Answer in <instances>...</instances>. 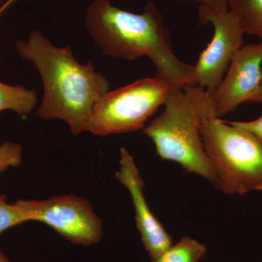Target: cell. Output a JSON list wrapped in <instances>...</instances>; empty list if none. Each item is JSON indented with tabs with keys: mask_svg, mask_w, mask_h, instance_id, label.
<instances>
[{
	"mask_svg": "<svg viewBox=\"0 0 262 262\" xmlns=\"http://www.w3.org/2000/svg\"><path fill=\"white\" fill-rule=\"evenodd\" d=\"M84 24L105 56L127 61L146 56L156 69L154 77L170 89L192 84L194 65L174 54L170 29L152 2L142 13H135L114 6L113 0H94L86 10Z\"/></svg>",
	"mask_w": 262,
	"mask_h": 262,
	"instance_id": "6da1fadb",
	"label": "cell"
},
{
	"mask_svg": "<svg viewBox=\"0 0 262 262\" xmlns=\"http://www.w3.org/2000/svg\"><path fill=\"white\" fill-rule=\"evenodd\" d=\"M203 146L215 177L227 194L262 191V142L248 131L220 117L201 122Z\"/></svg>",
	"mask_w": 262,
	"mask_h": 262,
	"instance_id": "277c9868",
	"label": "cell"
},
{
	"mask_svg": "<svg viewBox=\"0 0 262 262\" xmlns=\"http://www.w3.org/2000/svg\"><path fill=\"white\" fill-rule=\"evenodd\" d=\"M0 262H10L7 256H5L4 253L0 250Z\"/></svg>",
	"mask_w": 262,
	"mask_h": 262,
	"instance_id": "ac0fdd59",
	"label": "cell"
},
{
	"mask_svg": "<svg viewBox=\"0 0 262 262\" xmlns=\"http://www.w3.org/2000/svg\"><path fill=\"white\" fill-rule=\"evenodd\" d=\"M179 2H194L200 4V7L210 8L220 11H228L229 0H177Z\"/></svg>",
	"mask_w": 262,
	"mask_h": 262,
	"instance_id": "2e32d148",
	"label": "cell"
},
{
	"mask_svg": "<svg viewBox=\"0 0 262 262\" xmlns=\"http://www.w3.org/2000/svg\"><path fill=\"white\" fill-rule=\"evenodd\" d=\"M262 39L244 46L235 53L223 80L211 95L217 117L251 102L261 78Z\"/></svg>",
	"mask_w": 262,
	"mask_h": 262,
	"instance_id": "ba28073f",
	"label": "cell"
},
{
	"mask_svg": "<svg viewBox=\"0 0 262 262\" xmlns=\"http://www.w3.org/2000/svg\"><path fill=\"white\" fill-rule=\"evenodd\" d=\"M29 222L27 212L18 203H7L6 196L0 194V234L7 229Z\"/></svg>",
	"mask_w": 262,
	"mask_h": 262,
	"instance_id": "4fadbf2b",
	"label": "cell"
},
{
	"mask_svg": "<svg viewBox=\"0 0 262 262\" xmlns=\"http://www.w3.org/2000/svg\"><path fill=\"white\" fill-rule=\"evenodd\" d=\"M29 222H42L72 244L89 246L102 237V222L89 200L75 194L18 200Z\"/></svg>",
	"mask_w": 262,
	"mask_h": 262,
	"instance_id": "8992f818",
	"label": "cell"
},
{
	"mask_svg": "<svg viewBox=\"0 0 262 262\" xmlns=\"http://www.w3.org/2000/svg\"><path fill=\"white\" fill-rule=\"evenodd\" d=\"M231 125L238 128L248 131L256 136L262 142V115L261 116L249 122H229Z\"/></svg>",
	"mask_w": 262,
	"mask_h": 262,
	"instance_id": "9a60e30c",
	"label": "cell"
},
{
	"mask_svg": "<svg viewBox=\"0 0 262 262\" xmlns=\"http://www.w3.org/2000/svg\"><path fill=\"white\" fill-rule=\"evenodd\" d=\"M8 1V0H0V8H1L2 6H3L6 3V2Z\"/></svg>",
	"mask_w": 262,
	"mask_h": 262,
	"instance_id": "d6986e66",
	"label": "cell"
},
{
	"mask_svg": "<svg viewBox=\"0 0 262 262\" xmlns=\"http://www.w3.org/2000/svg\"><path fill=\"white\" fill-rule=\"evenodd\" d=\"M198 17L200 25H213V35L194 65L192 85L212 95L223 80L232 58L244 46L245 32L229 10L220 11L199 7Z\"/></svg>",
	"mask_w": 262,
	"mask_h": 262,
	"instance_id": "52a82bcc",
	"label": "cell"
},
{
	"mask_svg": "<svg viewBox=\"0 0 262 262\" xmlns=\"http://www.w3.org/2000/svg\"><path fill=\"white\" fill-rule=\"evenodd\" d=\"M17 53L32 61L42 78L44 94L36 115L41 120H63L77 136L88 132L96 103L110 90L106 77L91 61L76 60L70 45L55 46L40 31L16 42Z\"/></svg>",
	"mask_w": 262,
	"mask_h": 262,
	"instance_id": "7a4b0ae2",
	"label": "cell"
},
{
	"mask_svg": "<svg viewBox=\"0 0 262 262\" xmlns=\"http://www.w3.org/2000/svg\"><path fill=\"white\" fill-rule=\"evenodd\" d=\"M206 252L204 244L190 237H184L152 262H199Z\"/></svg>",
	"mask_w": 262,
	"mask_h": 262,
	"instance_id": "7c38bea8",
	"label": "cell"
},
{
	"mask_svg": "<svg viewBox=\"0 0 262 262\" xmlns=\"http://www.w3.org/2000/svg\"><path fill=\"white\" fill-rule=\"evenodd\" d=\"M163 106V111L143 128L154 143L157 154L214 185V172L201 133L203 120L217 117L211 95L202 88L188 84L170 89Z\"/></svg>",
	"mask_w": 262,
	"mask_h": 262,
	"instance_id": "3957f363",
	"label": "cell"
},
{
	"mask_svg": "<svg viewBox=\"0 0 262 262\" xmlns=\"http://www.w3.org/2000/svg\"><path fill=\"white\" fill-rule=\"evenodd\" d=\"M229 10L245 33L262 39V0H229Z\"/></svg>",
	"mask_w": 262,
	"mask_h": 262,
	"instance_id": "8fae6325",
	"label": "cell"
},
{
	"mask_svg": "<svg viewBox=\"0 0 262 262\" xmlns=\"http://www.w3.org/2000/svg\"><path fill=\"white\" fill-rule=\"evenodd\" d=\"M37 103V91L22 85H9L0 82V113L12 110L21 117L32 113Z\"/></svg>",
	"mask_w": 262,
	"mask_h": 262,
	"instance_id": "30bf717a",
	"label": "cell"
},
{
	"mask_svg": "<svg viewBox=\"0 0 262 262\" xmlns=\"http://www.w3.org/2000/svg\"><path fill=\"white\" fill-rule=\"evenodd\" d=\"M115 177L130 193L141 241L153 261L168 250L173 241L150 210L144 194V180L135 160L125 147L120 149V168Z\"/></svg>",
	"mask_w": 262,
	"mask_h": 262,
	"instance_id": "9c48e42d",
	"label": "cell"
},
{
	"mask_svg": "<svg viewBox=\"0 0 262 262\" xmlns=\"http://www.w3.org/2000/svg\"><path fill=\"white\" fill-rule=\"evenodd\" d=\"M170 90L168 84L154 77L108 91L95 105L88 132L106 136L144 128L164 104Z\"/></svg>",
	"mask_w": 262,
	"mask_h": 262,
	"instance_id": "5b68a950",
	"label": "cell"
},
{
	"mask_svg": "<svg viewBox=\"0 0 262 262\" xmlns=\"http://www.w3.org/2000/svg\"><path fill=\"white\" fill-rule=\"evenodd\" d=\"M262 102V70H261V78L260 81L259 86H258L257 91L254 95L250 103H259Z\"/></svg>",
	"mask_w": 262,
	"mask_h": 262,
	"instance_id": "e0dca14e",
	"label": "cell"
},
{
	"mask_svg": "<svg viewBox=\"0 0 262 262\" xmlns=\"http://www.w3.org/2000/svg\"><path fill=\"white\" fill-rule=\"evenodd\" d=\"M23 149L20 144L5 141L0 145V173L10 167L21 165Z\"/></svg>",
	"mask_w": 262,
	"mask_h": 262,
	"instance_id": "5bb4252c",
	"label": "cell"
}]
</instances>
